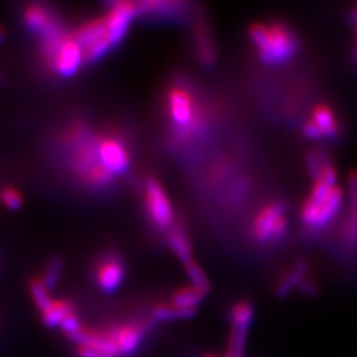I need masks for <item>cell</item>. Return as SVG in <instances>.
<instances>
[{"mask_svg":"<svg viewBox=\"0 0 357 357\" xmlns=\"http://www.w3.org/2000/svg\"><path fill=\"white\" fill-rule=\"evenodd\" d=\"M259 59L266 64H281L289 61L298 51V40L293 32L281 23L265 26L255 23L249 28Z\"/></svg>","mask_w":357,"mask_h":357,"instance_id":"cell-1","label":"cell"},{"mask_svg":"<svg viewBox=\"0 0 357 357\" xmlns=\"http://www.w3.org/2000/svg\"><path fill=\"white\" fill-rule=\"evenodd\" d=\"M105 331L113 339L121 357L132 356L141 348L144 337L150 333L143 324L142 318L114 323Z\"/></svg>","mask_w":357,"mask_h":357,"instance_id":"cell-2","label":"cell"},{"mask_svg":"<svg viewBox=\"0 0 357 357\" xmlns=\"http://www.w3.org/2000/svg\"><path fill=\"white\" fill-rule=\"evenodd\" d=\"M85 61L84 48L78 44L73 35H66L57 51L53 53L50 60L52 69L61 77H72L79 70Z\"/></svg>","mask_w":357,"mask_h":357,"instance_id":"cell-3","label":"cell"},{"mask_svg":"<svg viewBox=\"0 0 357 357\" xmlns=\"http://www.w3.org/2000/svg\"><path fill=\"white\" fill-rule=\"evenodd\" d=\"M146 208L153 224L167 229L174 222V211L167 197L166 192L156 178H149L146 181Z\"/></svg>","mask_w":357,"mask_h":357,"instance_id":"cell-4","label":"cell"},{"mask_svg":"<svg viewBox=\"0 0 357 357\" xmlns=\"http://www.w3.org/2000/svg\"><path fill=\"white\" fill-rule=\"evenodd\" d=\"M139 13L138 3L115 1L110 6L107 15L103 17L107 29V38L114 47L121 43L128 33L132 19Z\"/></svg>","mask_w":357,"mask_h":357,"instance_id":"cell-5","label":"cell"},{"mask_svg":"<svg viewBox=\"0 0 357 357\" xmlns=\"http://www.w3.org/2000/svg\"><path fill=\"white\" fill-rule=\"evenodd\" d=\"M97 155L100 163L112 175L126 174L130 168V153L123 143L109 137L97 141Z\"/></svg>","mask_w":357,"mask_h":357,"instance_id":"cell-6","label":"cell"},{"mask_svg":"<svg viewBox=\"0 0 357 357\" xmlns=\"http://www.w3.org/2000/svg\"><path fill=\"white\" fill-rule=\"evenodd\" d=\"M94 277H96L97 286L102 293H115L125 281V277H126L125 264L118 255H105L96 268Z\"/></svg>","mask_w":357,"mask_h":357,"instance_id":"cell-7","label":"cell"},{"mask_svg":"<svg viewBox=\"0 0 357 357\" xmlns=\"http://www.w3.org/2000/svg\"><path fill=\"white\" fill-rule=\"evenodd\" d=\"M24 22L26 26L32 32L38 33L43 40L53 38L64 32L60 23L54 19V16L40 4H31L29 7H26L24 11Z\"/></svg>","mask_w":357,"mask_h":357,"instance_id":"cell-8","label":"cell"},{"mask_svg":"<svg viewBox=\"0 0 357 357\" xmlns=\"http://www.w3.org/2000/svg\"><path fill=\"white\" fill-rule=\"evenodd\" d=\"M193 100L185 90L172 89L168 96V110L172 122L176 128H188L195 123V107Z\"/></svg>","mask_w":357,"mask_h":357,"instance_id":"cell-9","label":"cell"},{"mask_svg":"<svg viewBox=\"0 0 357 357\" xmlns=\"http://www.w3.org/2000/svg\"><path fill=\"white\" fill-rule=\"evenodd\" d=\"M286 217V206L281 202H275L265 206L255 218L253 233L255 238L261 243L273 240V233L277 224Z\"/></svg>","mask_w":357,"mask_h":357,"instance_id":"cell-10","label":"cell"},{"mask_svg":"<svg viewBox=\"0 0 357 357\" xmlns=\"http://www.w3.org/2000/svg\"><path fill=\"white\" fill-rule=\"evenodd\" d=\"M348 216L343 228V243L345 246L357 252V171L351 172L348 178Z\"/></svg>","mask_w":357,"mask_h":357,"instance_id":"cell-11","label":"cell"},{"mask_svg":"<svg viewBox=\"0 0 357 357\" xmlns=\"http://www.w3.org/2000/svg\"><path fill=\"white\" fill-rule=\"evenodd\" d=\"M73 38H76L77 43L84 48V51L88 50L100 40L107 38L105 19H97L79 26L73 33Z\"/></svg>","mask_w":357,"mask_h":357,"instance_id":"cell-12","label":"cell"},{"mask_svg":"<svg viewBox=\"0 0 357 357\" xmlns=\"http://www.w3.org/2000/svg\"><path fill=\"white\" fill-rule=\"evenodd\" d=\"M312 121L315 125L319 128L323 138H336L339 135L340 126L339 122L335 116V113L332 112L331 107L327 105H319L314 109V116Z\"/></svg>","mask_w":357,"mask_h":357,"instance_id":"cell-13","label":"cell"},{"mask_svg":"<svg viewBox=\"0 0 357 357\" xmlns=\"http://www.w3.org/2000/svg\"><path fill=\"white\" fill-rule=\"evenodd\" d=\"M255 308L248 301H240L230 307V327L234 328H246L249 330L255 320Z\"/></svg>","mask_w":357,"mask_h":357,"instance_id":"cell-14","label":"cell"},{"mask_svg":"<svg viewBox=\"0 0 357 357\" xmlns=\"http://www.w3.org/2000/svg\"><path fill=\"white\" fill-rule=\"evenodd\" d=\"M307 271H308V265L305 261L298 262L290 273H287L282 281L277 284L275 289V295L278 298H284L287 296L294 287H298L301 282L306 278Z\"/></svg>","mask_w":357,"mask_h":357,"instance_id":"cell-15","label":"cell"},{"mask_svg":"<svg viewBox=\"0 0 357 357\" xmlns=\"http://www.w3.org/2000/svg\"><path fill=\"white\" fill-rule=\"evenodd\" d=\"M75 312V307L68 301H53L50 308H47L43 315V323L48 328L60 327L61 321L69 315Z\"/></svg>","mask_w":357,"mask_h":357,"instance_id":"cell-16","label":"cell"},{"mask_svg":"<svg viewBox=\"0 0 357 357\" xmlns=\"http://www.w3.org/2000/svg\"><path fill=\"white\" fill-rule=\"evenodd\" d=\"M168 245L178 257V261L185 266L192 259L191 245L188 243L185 233L181 229L172 230L168 236Z\"/></svg>","mask_w":357,"mask_h":357,"instance_id":"cell-17","label":"cell"},{"mask_svg":"<svg viewBox=\"0 0 357 357\" xmlns=\"http://www.w3.org/2000/svg\"><path fill=\"white\" fill-rule=\"evenodd\" d=\"M204 294L200 293L195 287H181L172 294L171 305L183 308H197L204 301Z\"/></svg>","mask_w":357,"mask_h":357,"instance_id":"cell-18","label":"cell"},{"mask_svg":"<svg viewBox=\"0 0 357 357\" xmlns=\"http://www.w3.org/2000/svg\"><path fill=\"white\" fill-rule=\"evenodd\" d=\"M184 268H185V273H187V275L191 281L192 287H195L196 290H199L200 293H203L204 295L211 291V282L208 280V277L205 275L203 268L199 266L197 262L191 261L190 264H187L184 266Z\"/></svg>","mask_w":357,"mask_h":357,"instance_id":"cell-19","label":"cell"},{"mask_svg":"<svg viewBox=\"0 0 357 357\" xmlns=\"http://www.w3.org/2000/svg\"><path fill=\"white\" fill-rule=\"evenodd\" d=\"M29 293L41 314L53 303L50 290L43 284L41 280H32L29 282Z\"/></svg>","mask_w":357,"mask_h":357,"instance_id":"cell-20","label":"cell"},{"mask_svg":"<svg viewBox=\"0 0 357 357\" xmlns=\"http://www.w3.org/2000/svg\"><path fill=\"white\" fill-rule=\"evenodd\" d=\"M61 273H63V261H61V258H59V257L52 258L51 261L48 262L47 268H45L43 278H41L43 284L51 291L52 289H54L56 284L60 281Z\"/></svg>","mask_w":357,"mask_h":357,"instance_id":"cell-21","label":"cell"},{"mask_svg":"<svg viewBox=\"0 0 357 357\" xmlns=\"http://www.w3.org/2000/svg\"><path fill=\"white\" fill-rule=\"evenodd\" d=\"M199 52H200V57L203 60L205 65H211L215 60V53H213V45L211 44V38L208 35V31L205 29V26H200L199 28Z\"/></svg>","mask_w":357,"mask_h":357,"instance_id":"cell-22","label":"cell"},{"mask_svg":"<svg viewBox=\"0 0 357 357\" xmlns=\"http://www.w3.org/2000/svg\"><path fill=\"white\" fill-rule=\"evenodd\" d=\"M0 202L8 209L16 211L23 205V197L20 192L13 187H6L0 191Z\"/></svg>","mask_w":357,"mask_h":357,"instance_id":"cell-23","label":"cell"},{"mask_svg":"<svg viewBox=\"0 0 357 357\" xmlns=\"http://www.w3.org/2000/svg\"><path fill=\"white\" fill-rule=\"evenodd\" d=\"M60 328L68 337H70V336L76 335L77 332L81 331L84 328V326H82V323H81V320L78 318L76 312H72L61 321Z\"/></svg>","mask_w":357,"mask_h":357,"instance_id":"cell-24","label":"cell"},{"mask_svg":"<svg viewBox=\"0 0 357 357\" xmlns=\"http://www.w3.org/2000/svg\"><path fill=\"white\" fill-rule=\"evenodd\" d=\"M303 135L308 139H321L323 138L321 131L312 119L307 121L306 123L303 125Z\"/></svg>","mask_w":357,"mask_h":357,"instance_id":"cell-25","label":"cell"},{"mask_svg":"<svg viewBox=\"0 0 357 357\" xmlns=\"http://www.w3.org/2000/svg\"><path fill=\"white\" fill-rule=\"evenodd\" d=\"M77 356L78 357H114L101 352L98 349L90 348V347H85V345H79L77 347Z\"/></svg>","mask_w":357,"mask_h":357,"instance_id":"cell-26","label":"cell"},{"mask_svg":"<svg viewBox=\"0 0 357 357\" xmlns=\"http://www.w3.org/2000/svg\"><path fill=\"white\" fill-rule=\"evenodd\" d=\"M298 289L303 294H306L308 296H314L318 294V284L312 280L305 278L303 281L301 282V284L298 286Z\"/></svg>","mask_w":357,"mask_h":357,"instance_id":"cell-27","label":"cell"},{"mask_svg":"<svg viewBox=\"0 0 357 357\" xmlns=\"http://www.w3.org/2000/svg\"><path fill=\"white\" fill-rule=\"evenodd\" d=\"M354 24H355V40H354V51H352V56H354V65L356 68L357 70V7L355 8V11L352 13L351 16Z\"/></svg>","mask_w":357,"mask_h":357,"instance_id":"cell-28","label":"cell"},{"mask_svg":"<svg viewBox=\"0 0 357 357\" xmlns=\"http://www.w3.org/2000/svg\"><path fill=\"white\" fill-rule=\"evenodd\" d=\"M6 36H7V32H6V29L3 28V26H0V43L6 38Z\"/></svg>","mask_w":357,"mask_h":357,"instance_id":"cell-29","label":"cell"},{"mask_svg":"<svg viewBox=\"0 0 357 357\" xmlns=\"http://www.w3.org/2000/svg\"><path fill=\"white\" fill-rule=\"evenodd\" d=\"M204 357H216V356H213V355H205Z\"/></svg>","mask_w":357,"mask_h":357,"instance_id":"cell-30","label":"cell"}]
</instances>
